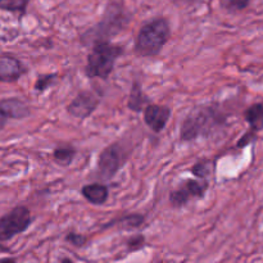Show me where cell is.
<instances>
[{
    "instance_id": "obj_1",
    "label": "cell",
    "mask_w": 263,
    "mask_h": 263,
    "mask_svg": "<svg viewBox=\"0 0 263 263\" xmlns=\"http://www.w3.org/2000/svg\"><path fill=\"white\" fill-rule=\"evenodd\" d=\"M171 36V28L166 18H154L139 30L135 41V51L140 57H156L162 51Z\"/></svg>"
},
{
    "instance_id": "obj_2",
    "label": "cell",
    "mask_w": 263,
    "mask_h": 263,
    "mask_svg": "<svg viewBox=\"0 0 263 263\" xmlns=\"http://www.w3.org/2000/svg\"><path fill=\"white\" fill-rule=\"evenodd\" d=\"M221 123L222 117L213 107L195 108L185 117L180 131V138L184 141L208 138Z\"/></svg>"
},
{
    "instance_id": "obj_3",
    "label": "cell",
    "mask_w": 263,
    "mask_h": 263,
    "mask_svg": "<svg viewBox=\"0 0 263 263\" xmlns=\"http://www.w3.org/2000/svg\"><path fill=\"white\" fill-rule=\"evenodd\" d=\"M123 49L121 46L110 44L109 41H98L92 44L91 51L87 55V63L85 72L90 79H108L113 72L116 61L122 55Z\"/></svg>"
},
{
    "instance_id": "obj_4",
    "label": "cell",
    "mask_w": 263,
    "mask_h": 263,
    "mask_svg": "<svg viewBox=\"0 0 263 263\" xmlns=\"http://www.w3.org/2000/svg\"><path fill=\"white\" fill-rule=\"evenodd\" d=\"M128 17L125 10L118 4H109L102 20L82 35L81 40L85 43L108 41V39L117 35L127 25Z\"/></svg>"
},
{
    "instance_id": "obj_5",
    "label": "cell",
    "mask_w": 263,
    "mask_h": 263,
    "mask_svg": "<svg viewBox=\"0 0 263 263\" xmlns=\"http://www.w3.org/2000/svg\"><path fill=\"white\" fill-rule=\"evenodd\" d=\"M32 218L31 212L25 205H17L10 212L0 217V241H7L22 234L30 228Z\"/></svg>"
},
{
    "instance_id": "obj_6",
    "label": "cell",
    "mask_w": 263,
    "mask_h": 263,
    "mask_svg": "<svg viewBox=\"0 0 263 263\" xmlns=\"http://www.w3.org/2000/svg\"><path fill=\"white\" fill-rule=\"evenodd\" d=\"M127 159V153L121 144L115 143L107 146L98 158V174L100 179L108 181L113 179Z\"/></svg>"
},
{
    "instance_id": "obj_7",
    "label": "cell",
    "mask_w": 263,
    "mask_h": 263,
    "mask_svg": "<svg viewBox=\"0 0 263 263\" xmlns=\"http://www.w3.org/2000/svg\"><path fill=\"white\" fill-rule=\"evenodd\" d=\"M208 189L207 180H185L177 189L170 194V203L174 208H181L190 202V199H202Z\"/></svg>"
},
{
    "instance_id": "obj_8",
    "label": "cell",
    "mask_w": 263,
    "mask_h": 263,
    "mask_svg": "<svg viewBox=\"0 0 263 263\" xmlns=\"http://www.w3.org/2000/svg\"><path fill=\"white\" fill-rule=\"evenodd\" d=\"M99 98L91 91H80L67 107L69 115L79 120H85L94 113L99 105Z\"/></svg>"
},
{
    "instance_id": "obj_9",
    "label": "cell",
    "mask_w": 263,
    "mask_h": 263,
    "mask_svg": "<svg viewBox=\"0 0 263 263\" xmlns=\"http://www.w3.org/2000/svg\"><path fill=\"white\" fill-rule=\"evenodd\" d=\"M170 117H171V109L166 105L148 104L144 108V121L146 126L156 134L164 130Z\"/></svg>"
},
{
    "instance_id": "obj_10",
    "label": "cell",
    "mask_w": 263,
    "mask_h": 263,
    "mask_svg": "<svg viewBox=\"0 0 263 263\" xmlns=\"http://www.w3.org/2000/svg\"><path fill=\"white\" fill-rule=\"evenodd\" d=\"M27 72L25 64L15 57L0 54V82H14Z\"/></svg>"
},
{
    "instance_id": "obj_11",
    "label": "cell",
    "mask_w": 263,
    "mask_h": 263,
    "mask_svg": "<svg viewBox=\"0 0 263 263\" xmlns=\"http://www.w3.org/2000/svg\"><path fill=\"white\" fill-rule=\"evenodd\" d=\"M0 115L7 120H22L30 116V108L21 99L10 98L0 102Z\"/></svg>"
},
{
    "instance_id": "obj_12",
    "label": "cell",
    "mask_w": 263,
    "mask_h": 263,
    "mask_svg": "<svg viewBox=\"0 0 263 263\" xmlns=\"http://www.w3.org/2000/svg\"><path fill=\"white\" fill-rule=\"evenodd\" d=\"M82 195L89 203L94 205L104 204L109 197V190L103 184H89L85 185L81 190Z\"/></svg>"
},
{
    "instance_id": "obj_13",
    "label": "cell",
    "mask_w": 263,
    "mask_h": 263,
    "mask_svg": "<svg viewBox=\"0 0 263 263\" xmlns=\"http://www.w3.org/2000/svg\"><path fill=\"white\" fill-rule=\"evenodd\" d=\"M149 104V98L144 94L143 87L139 84L138 81H135L131 86V92H130V99H128V108H130L133 112H141L145 105Z\"/></svg>"
},
{
    "instance_id": "obj_14",
    "label": "cell",
    "mask_w": 263,
    "mask_h": 263,
    "mask_svg": "<svg viewBox=\"0 0 263 263\" xmlns=\"http://www.w3.org/2000/svg\"><path fill=\"white\" fill-rule=\"evenodd\" d=\"M246 121L251 126V133H257L263 128V102L251 105L244 113Z\"/></svg>"
},
{
    "instance_id": "obj_15",
    "label": "cell",
    "mask_w": 263,
    "mask_h": 263,
    "mask_svg": "<svg viewBox=\"0 0 263 263\" xmlns=\"http://www.w3.org/2000/svg\"><path fill=\"white\" fill-rule=\"evenodd\" d=\"M53 157L59 164L67 166V164H71L76 157V149L72 146H59V148L54 149Z\"/></svg>"
},
{
    "instance_id": "obj_16",
    "label": "cell",
    "mask_w": 263,
    "mask_h": 263,
    "mask_svg": "<svg viewBox=\"0 0 263 263\" xmlns=\"http://www.w3.org/2000/svg\"><path fill=\"white\" fill-rule=\"evenodd\" d=\"M28 2L30 0H0V9L25 14Z\"/></svg>"
},
{
    "instance_id": "obj_17",
    "label": "cell",
    "mask_w": 263,
    "mask_h": 263,
    "mask_svg": "<svg viewBox=\"0 0 263 263\" xmlns=\"http://www.w3.org/2000/svg\"><path fill=\"white\" fill-rule=\"evenodd\" d=\"M212 171V163L210 161H202L198 162L197 164H194L192 168V174L194 175L197 179L207 180V177L211 175Z\"/></svg>"
},
{
    "instance_id": "obj_18",
    "label": "cell",
    "mask_w": 263,
    "mask_h": 263,
    "mask_svg": "<svg viewBox=\"0 0 263 263\" xmlns=\"http://www.w3.org/2000/svg\"><path fill=\"white\" fill-rule=\"evenodd\" d=\"M57 74L55 73H49V74H41V76L37 77L35 82V90L36 91H45L48 90L51 85L55 82Z\"/></svg>"
},
{
    "instance_id": "obj_19",
    "label": "cell",
    "mask_w": 263,
    "mask_h": 263,
    "mask_svg": "<svg viewBox=\"0 0 263 263\" xmlns=\"http://www.w3.org/2000/svg\"><path fill=\"white\" fill-rule=\"evenodd\" d=\"M117 222L125 229H136L143 225L144 217L141 215H128L126 217L120 218Z\"/></svg>"
},
{
    "instance_id": "obj_20",
    "label": "cell",
    "mask_w": 263,
    "mask_h": 263,
    "mask_svg": "<svg viewBox=\"0 0 263 263\" xmlns=\"http://www.w3.org/2000/svg\"><path fill=\"white\" fill-rule=\"evenodd\" d=\"M251 0H221V5L229 12H239L246 9Z\"/></svg>"
},
{
    "instance_id": "obj_21",
    "label": "cell",
    "mask_w": 263,
    "mask_h": 263,
    "mask_svg": "<svg viewBox=\"0 0 263 263\" xmlns=\"http://www.w3.org/2000/svg\"><path fill=\"white\" fill-rule=\"evenodd\" d=\"M145 246V238L143 235H136L133 236V238L128 239L127 241V248L130 252H135L141 249Z\"/></svg>"
},
{
    "instance_id": "obj_22",
    "label": "cell",
    "mask_w": 263,
    "mask_h": 263,
    "mask_svg": "<svg viewBox=\"0 0 263 263\" xmlns=\"http://www.w3.org/2000/svg\"><path fill=\"white\" fill-rule=\"evenodd\" d=\"M67 241L72 244L74 247H82L85 243H86V238L81 234H76V233H69L68 235L66 236Z\"/></svg>"
},
{
    "instance_id": "obj_23",
    "label": "cell",
    "mask_w": 263,
    "mask_h": 263,
    "mask_svg": "<svg viewBox=\"0 0 263 263\" xmlns=\"http://www.w3.org/2000/svg\"><path fill=\"white\" fill-rule=\"evenodd\" d=\"M0 263H17L14 258H2L0 259Z\"/></svg>"
},
{
    "instance_id": "obj_24",
    "label": "cell",
    "mask_w": 263,
    "mask_h": 263,
    "mask_svg": "<svg viewBox=\"0 0 263 263\" xmlns=\"http://www.w3.org/2000/svg\"><path fill=\"white\" fill-rule=\"evenodd\" d=\"M5 122H7V118H4L2 115H0V130H3V128H4Z\"/></svg>"
},
{
    "instance_id": "obj_25",
    "label": "cell",
    "mask_w": 263,
    "mask_h": 263,
    "mask_svg": "<svg viewBox=\"0 0 263 263\" xmlns=\"http://www.w3.org/2000/svg\"><path fill=\"white\" fill-rule=\"evenodd\" d=\"M61 263H73V262H72L69 258H63V259H62V261H61Z\"/></svg>"
}]
</instances>
